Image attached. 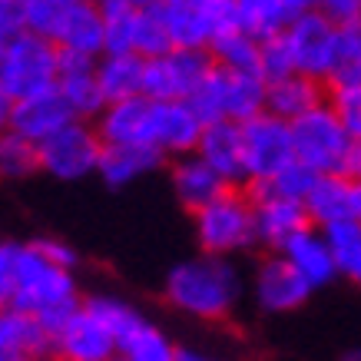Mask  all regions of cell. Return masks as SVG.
Listing matches in <instances>:
<instances>
[{"label":"cell","instance_id":"obj_48","mask_svg":"<svg viewBox=\"0 0 361 361\" xmlns=\"http://www.w3.org/2000/svg\"><path fill=\"white\" fill-rule=\"evenodd\" d=\"M176 361H216V358L206 355V351H196V348H179L176 351Z\"/></svg>","mask_w":361,"mask_h":361},{"label":"cell","instance_id":"obj_33","mask_svg":"<svg viewBox=\"0 0 361 361\" xmlns=\"http://www.w3.org/2000/svg\"><path fill=\"white\" fill-rule=\"evenodd\" d=\"M239 20L242 30L252 33L255 40H269L288 27L292 13L285 11L279 0H239Z\"/></svg>","mask_w":361,"mask_h":361},{"label":"cell","instance_id":"obj_1","mask_svg":"<svg viewBox=\"0 0 361 361\" xmlns=\"http://www.w3.org/2000/svg\"><path fill=\"white\" fill-rule=\"evenodd\" d=\"M245 275L226 255L199 252L166 275L163 295L179 315L199 322H226L245 295Z\"/></svg>","mask_w":361,"mask_h":361},{"label":"cell","instance_id":"obj_21","mask_svg":"<svg viewBox=\"0 0 361 361\" xmlns=\"http://www.w3.org/2000/svg\"><path fill=\"white\" fill-rule=\"evenodd\" d=\"M0 355H7V358H47V355H54V338L37 322V315L17 305H4L0 308Z\"/></svg>","mask_w":361,"mask_h":361},{"label":"cell","instance_id":"obj_25","mask_svg":"<svg viewBox=\"0 0 361 361\" xmlns=\"http://www.w3.org/2000/svg\"><path fill=\"white\" fill-rule=\"evenodd\" d=\"M308 219L318 229H329L335 222L351 219V179L345 173L318 176V183L305 196Z\"/></svg>","mask_w":361,"mask_h":361},{"label":"cell","instance_id":"obj_27","mask_svg":"<svg viewBox=\"0 0 361 361\" xmlns=\"http://www.w3.org/2000/svg\"><path fill=\"white\" fill-rule=\"evenodd\" d=\"M176 351H179V345L142 315L116 341V355L123 361H176Z\"/></svg>","mask_w":361,"mask_h":361},{"label":"cell","instance_id":"obj_51","mask_svg":"<svg viewBox=\"0 0 361 361\" xmlns=\"http://www.w3.org/2000/svg\"><path fill=\"white\" fill-rule=\"evenodd\" d=\"M140 7H156V4H163V0H136Z\"/></svg>","mask_w":361,"mask_h":361},{"label":"cell","instance_id":"obj_35","mask_svg":"<svg viewBox=\"0 0 361 361\" xmlns=\"http://www.w3.org/2000/svg\"><path fill=\"white\" fill-rule=\"evenodd\" d=\"M325 103L338 116L351 140H361V83H331Z\"/></svg>","mask_w":361,"mask_h":361},{"label":"cell","instance_id":"obj_5","mask_svg":"<svg viewBox=\"0 0 361 361\" xmlns=\"http://www.w3.org/2000/svg\"><path fill=\"white\" fill-rule=\"evenodd\" d=\"M56 77H60V47L44 33H17L11 47L0 54V83L13 99L54 90Z\"/></svg>","mask_w":361,"mask_h":361},{"label":"cell","instance_id":"obj_18","mask_svg":"<svg viewBox=\"0 0 361 361\" xmlns=\"http://www.w3.org/2000/svg\"><path fill=\"white\" fill-rule=\"evenodd\" d=\"M60 50L99 60L106 54V17L99 13L97 0H77L50 37Z\"/></svg>","mask_w":361,"mask_h":361},{"label":"cell","instance_id":"obj_37","mask_svg":"<svg viewBox=\"0 0 361 361\" xmlns=\"http://www.w3.org/2000/svg\"><path fill=\"white\" fill-rule=\"evenodd\" d=\"M77 0H23V27L33 33H44V37H54L56 23L63 20V13L73 7Z\"/></svg>","mask_w":361,"mask_h":361},{"label":"cell","instance_id":"obj_11","mask_svg":"<svg viewBox=\"0 0 361 361\" xmlns=\"http://www.w3.org/2000/svg\"><path fill=\"white\" fill-rule=\"evenodd\" d=\"M312 292L315 288L305 282V275L282 252H269L249 279V295L255 308L265 315H288V312L305 305Z\"/></svg>","mask_w":361,"mask_h":361},{"label":"cell","instance_id":"obj_19","mask_svg":"<svg viewBox=\"0 0 361 361\" xmlns=\"http://www.w3.org/2000/svg\"><path fill=\"white\" fill-rule=\"evenodd\" d=\"M77 120V113L70 110V103L63 99L60 90H44V93H33L27 99L13 103V120L11 130H17L20 136L33 142H44L47 136H54L56 130H63L66 123Z\"/></svg>","mask_w":361,"mask_h":361},{"label":"cell","instance_id":"obj_39","mask_svg":"<svg viewBox=\"0 0 361 361\" xmlns=\"http://www.w3.org/2000/svg\"><path fill=\"white\" fill-rule=\"evenodd\" d=\"M23 242L0 239V308L11 305L13 298V282H17V259H20Z\"/></svg>","mask_w":361,"mask_h":361},{"label":"cell","instance_id":"obj_41","mask_svg":"<svg viewBox=\"0 0 361 361\" xmlns=\"http://www.w3.org/2000/svg\"><path fill=\"white\" fill-rule=\"evenodd\" d=\"M315 11L325 13L335 27H351V23H361V0H318Z\"/></svg>","mask_w":361,"mask_h":361},{"label":"cell","instance_id":"obj_38","mask_svg":"<svg viewBox=\"0 0 361 361\" xmlns=\"http://www.w3.org/2000/svg\"><path fill=\"white\" fill-rule=\"evenodd\" d=\"M259 73H262L269 83H272V80L288 77V73H298L295 60H292V50H288V44H285L282 33L262 40V50H259Z\"/></svg>","mask_w":361,"mask_h":361},{"label":"cell","instance_id":"obj_31","mask_svg":"<svg viewBox=\"0 0 361 361\" xmlns=\"http://www.w3.org/2000/svg\"><path fill=\"white\" fill-rule=\"evenodd\" d=\"M259 50H262V40H255L242 27L212 37V44H209V54H212L216 66H222V70H245V73H259Z\"/></svg>","mask_w":361,"mask_h":361},{"label":"cell","instance_id":"obj_53","mask_svg":"<svg viewBox=\"0 0 361 361\" xmlns=\"http://www.w3.org/2000/svg\"><path fill=\"white\" fill-rule=\"evenodd\" d=\"M106 361H123V358H120V355H116V358H106Z\"/></svg>","mask_w":361,"mask_h":361},{"label":"cell","instance_id":"obj_34","mask_svg":"<svg viewBox=\"0 0 361 361\" xmlns=\"http://www.w3.org/2000/svg\"><path fill=\"white\" fill-rule=\"evenodd\" d=\"M318 183V173L312 166L305 163H288L282 173L269 179L265 186H252L249 192H272V196H282V199H298V202H305V196L312 192V186Z\"/></svg>","mask_w":361,"mask_h":361},{"label":"cell","instance_id":"obj_47","mask_svg":"<svg viewBox=\"0 0 361 361\" xmlns=\"http://www.w3.org/2000/svg\"><path fill=\"white\" fill-rule=\"evenodd\" d=\"M351 219L361 222V179H351Z\"/></svg>","mask_w":361,"mask_h":361},{"label":"cell","instance_id":"obj_46","mask_svg":"<svg viewBox=\"0 0 361 361\" xmlns=\"http://www.w3.org/2000/svg\"><path fill=\"white\" fill-rule=\"evenodd\" d=\"M285 11L292 13V17H298V13H305V11H315V4L318 0H279Z\"/></svg>","mask_w":361,"mask_h":361},{"label":"cell","instance_id":"obj_4","mask_svg":"<svg viewBox=\"0 0 361 361\" xmlns=\"http://www.w3.org/2000/svg\"><path fill=\"white\" fill-rule=\"evenodd\" d=\"M265 97H269V80L262 73L212 66V73L199 83L186 103L202 116V123H249L252 116L265 113Z\"/></svg>","mask_w":361,"mask_h":361},{"label":"cell","instance_id":"obj_43","mask_svg":"<svg viewBox=\"0 0 361 361\" xmlns=\"http://www.w3.org/2000/svg\"><path fill=\"white\" fill-rule=\"evenodd\" d=\"M99 13L106 17V20H113V17H123V13H133L140 11V4L136 0H97Z\"/></svg>","mask_w":361,"mask_h":361},{"label":"cell","instance_id":"obj_9","mask_svg":"<svg viewBox=\"0 0 361 361\" xmlns=\"http://www.w3.org/2000/svg\"><path fill=\"white\" fill-rule=\"evenodd\" d=\"M282 37H285V44H288V50H292V60H295L298 73L329 83L331 70H335V56H338L341 27H335L325 13L305 11L288 20Z\"/></svg>","mask_w":361,"mask_h":361},{"label":"cell","instance_id":"obj_7","mask_svg":"<svg viewBox=\"0 0 361 361\" xmlns=\"http://www.w3.org/2000/svg\"><path fill=\"white\" fill-rule=\"evenodd\" d=\"M103 149L106 142L99 140L97 126H90L87 120H73L40 142V173L54 176L60 183L87 179L99 169Z\"/></svg>","mask_w":361,"mask_h":361},{"label":"cell","instance_id":"obj_40","mask_svg":"<svg viewBox=\"0 0 361 361\" xmlns=\"http://www.w3.org/2000/svg\"><path fill=\"white\" fill-rule=\"evenodd\" d=\"M133 27H136V11L106 20V54H136L133 50Z\"/></svg>","mask_w":361,"mask_h":361},{"label":"cell","instance_id":"obj_54","mask_svg":"<svg viewBox=\"0 0 361 361\" xmlns=\"http://www.w3.org/2000/svg\"><path fill=\"white\" fill-rule=\"evenodd\" d=\"M0 361H11V358H7V355H0Z\"/></svg>","mask_w":361,"mask_h":361},{"label":"cell","instance_id":"obj_3","mask_svg":"<svg viewBox=\"0 0 361 361\" xmlns=\"http://www.w3.org/2000/svg\"><path fill=\"white\" fill-rule=\"evenodd\" d=\"M192 229H196L199 252L235 259V255L259 245V235H255V199L245 189L229 186L219 199H212L209 206L192 212Z\"/></svg>","mask_w":361,"mask_h":361},{"label":"cell","instance_id":"obj_16","mask_svg":"<svg viewBox=\"0 0 361 361\" xmlns=\"http://www.w3.org/2000/svg\"><path fill=\"white\" fill-rule=\"evenodd\" d=\"M196 153L206 159L216 173L226 179V186L249 189V173H245V146H242V123L216 120L206 123L202 140Z\"/></svg>","mask_w":361,"mask_h":361},{"label":"cell","instance_id":"obj_49","mask_svg":"<svg viewBox=\"0 0 361 361\" xmlns=\"http://www.w3.org/2000/svg\"><path fill=\"white\" fill-rule=\"evenodd\" d=\"M20 4H23V0H0V13H13V11H20Z\"/></svg>","mask_w":361,"mask_h":361},{"label":"cell","instance_id":"obj_10","mask_svg":"<svg viewBox=\"0 0 361 361\" xmlns=\"http://www.w3.org/2000/svg\"><path fill=\"white\" fill-rule=\"evenodd\" d=\"M212 54L196 47H176L163 56L146 60L142 70V93L149 99H189L199 83L212 73Z\"/></svg>","mask_w":361,"mask_h":361},{"label":"cell","instance_id":"obj_52","mask_svg":"<svg viewBox=\"0 0 361 361\" xmlns=\"http://www.w3.org/2000/svg\"><path fill=\"white\" fill-rule=\"evenodd\" d=\"M11 361H47V358H11Z\"/></svg>","mask_w":361,"mask_h":361},{"label":"cell","instance_id":"obj_28","mask_svg":"<svg viewBox=\"0 0 361 361\" xmlns=\"http://www.w3.org/2000/svg\"><path fill=\"white\" fill-rule=\"evenodd\" d=\"M166 20L173 30L176 47H196V50H209L212 40V27H209L206 0H163Z\"/></svg>","mask_w":361,"mask_h":361},{"label":"cell","instance_id":"obj_26","mask_svg":"<svg viewBox=\"0 0 361 361\" xmlns=\"http://www.w3.org/2000/svg\"><path fill=\"white\" fill-rule=\"evenodd\" d=\"M142 70L146 60L140 54H103L97 60V80L106 103L140 97L142 93Z\"/></svg>","mask_w":361,"mask_h":361},{"label":"cell","instance_id":"obj_45","mask_svg":"<svg viewBox=\"0 0 361 361\" xmlns=\"http://www.w3.org/2000/svg\"><path fill=\"white\" fill-rule=\"evenodd\" d=\"M348 179H361V140L351 142V156H348V169H345Z\"/></svg>","mask_w":361,"mask_h":361},{"label":"cell","instance_id":"obj_36","mask_svg":"<svg viewBox=\"0 0 361 361\" xmlns=\"http://www.w3.org/2000/svg\"><path fill=\"white\" fill-rule=\"evenodd\" d=\"M83 305H87L90 312H93V315L116 335V341H120L123 331L140 318V312H136L130 302H123V298H116V295H90V298H83Z\"/></svg>","mask_w":361,"mask_h":361},{"label":"cell","instance_id":"obj_22","mask_svg":"<svg viewBox=\"0 0 361 361\" xmlns=\"http://www.w3.org/2000/svg\"><path fill=\"white\" fill-rule=\"evenodd\" d=\"M325 93H329V87L322 80H312L305 73H288V77L269 83L265 113H272V116H279L285 123H295L298 116H305L315 106H322Z\"/></svg>","mask_w":361,"mask_h":361},{"label":"cell","instance_id":"obj_32","mask_svg":"<svg viewBox=\"0 0 361 361\" xmlns=\"http://www.w3.org/2000/svg\"><path fill=\"white\" fill-rule=\"evenodd\" d=\"M325 239H329L331 259H335V269H338V279H348V282L361 285V222L345 219L329 226Z\"/></svg>","mask_w":361,"mask_h":361},{"label":"cell","instance_id":"obj_13","mask_svg":"<svg viewBox=\"0 0 361 361\" xmlns=\"http://www.w3.org/2000/svg\"><path fill=\"white\" fill-rule=\"evenodd\" d=\"M54 355H56V361L116 358V335H113L87 305H80L77 315L54 335Z\"/></svg>","mask_w":361,"mask_h":361},{"label":"cell","instance_id":"obj_44","mask_svg":"<svg viewBox=\"0 0 361 361\" xmlns=\"http://www.w3.org/2000/svg\"><path fill=\"white\" fill-rule=\"evenodd\" d=\"M13 103L17 99L4 90V83H0V133H7L11 130V120H13Z\"/></svg>","mask_w":361,"mask_h":361},{"label":"cell","instance_id":"obj_23","mask_svg":"<svg viewBox=\"0 0 361 361\" xmlns=\"http://www.w3.org/2000/svg\"><path fill=\"white\" fill-rule=\"evenodd\" d=\"M282 255L295 265L298 272L305 275V282L312 285V288H325V285H331L338 279V269H335V259H331L329 239H325V232L318 229V226L298 232L295 239L282 249Z\"/></svg>","mask_w":361,"mask_h":361},{"label":"cell","instance_id":"obj_24","mask_svg":"<svg viewBox=\"0 0 361 361\" xmlns=\"http://www.w3.org/2000/svg\"><path fill=\"white\" fill-rule=\"evenodd\" d=\"M166 166V156L156 146H106L99 159L97 176L110 189H123L136 183L140 176H149Z\"/></svg>","mask_w":361,"mask_h":361},{"label":"cell","instance_id":"obj_8","mask_svg":"<svg viewBox=\"0 0 361 361\" xmlns=\"http://www.w3.org/2000/svg\"><path fill=\"white\" fill-rule=\"evenodd\" d=\"M242 146H245L249 189L265 186V183L275 179L288 163H295L292 123L279 120L272 113H259V116H252L249 123H242Z\"/></svg>","mask_w":361,"mask_h":361},{"label":"cell","instance_id":"obj_12","mask_svg":"<svg viewBox=\"0 0 361 361\" xmlns=\"http://www.w3.org/2000/svg\"><path fill=\"white\" fill-rule=\"evenodd\" d=\"M156 99L146 93L110 103L97 116V133L106 146H153Z\"/></svg>","mask_w":361,"mask_h":361},{"label":"cell","instance_id":"obj_14","mask_svg":"<svg viewBox=\"0 0 361 361\" xmlns=\"http://www.w3.org/2000/svg\"><path fill=\"white\" fill-rule=\"evenodd\" d=\"M252 199H255V235L262 249L282 252L298 232L312 229L305 202L272 196V192H252Z\"/></svg>","mask_w":361,"mask_h":361},{"label":"cell","instance_id":"obj_30","mask_svg":"<svg viewBox=\"0 0 361 361\" xmlns=\"http://www.w3.org/2000/svg\"><path fill=\"white\" fill-rule=\"evenodd\" d=\"M33 173H40V142L27 140L17 130L0 133V179L23 183Z\"/></svg>","mask_w":361,"mask_h":361},{"label":"cell","instance_id":"obj_15","mask_svg":"<svg viewBox=\"0 0 361 361\" xmlns=\"http://www.w3.org/2000/svg\"><path fill=\"white\" fill-rule=\"evenodd\" d=\"M206 123L186 99H156V123H153V146L166 159L196 153Z\"/></svg>","mask_w":361,"mask_h":361},{"label":"cell","instance_id":"obj_20","mask_svg":"<svg viewBox=\"0 0 361 361\" xmlns=\"http://www.w3.org/2000/svg\"><path fill=\"white\" fill-rule=\"evenodd\" d=\"M169 183H173L176 199H179L189 212H199L202 206H209L212 199H219L222 192L229 189L226 179H222L199 153L173 159V163H169Z\"/></svg>","mask_w":361,"mask_h":361},{"label":"cell","instance_id":"obj_42","mask_svg":"<svg viewBox=\"0 0 361 361\" xmlns=\"http://www.w3.org/2000/svg\"><path fill=\"white\" fill-rule=\"evenodd\" d=\"M37 245H40V252H44L50 262H56L60 269H70V272H77L80 265V252L70 245V242L56 239V235H44V239H33Z\"/></svg>","mask_w":361,"mask_h":361},{"label":"cell","instance_id":"obj_2","mask_svg":"<svg viewBox=\"0 0 361 361\" xmlns=\"http://www.w3.org/2000/svg\"><path fill=\"white\" fill-rule=\"evenodd\" d=\"M11 305L37 315V322L54 338L56 331L80 312L83 298H80L77 275L70 272V269H60L56 262H50L44 252H40V245L30 239L20 245Z\"/></svg>","mask_w":361,"mask_h":361},{"label":"cell","instance_id":"obj_17","mask_svg":"<svg viewBox=\"0 0 361 361\" xmlns=\"http://www.w3.org/2000/svg\"><path fill=\"white\" fill-rule=\"evenodd\" d=\"M56 90L63 93V99L70 103V110L77 113V120H97L99 113L110 106L106 97H103V90H99L97 60H90V56L60 50V77H56Z\"/></svg>","mask_w":361,"mask_h":361},{"label":"cell","instance_id":"obj_6","mask_svg":"<svg viewBox=\"0 0 361 361\" xmlns=\"http://www.w3.org/2000/svg\"><path fill=\"white\" fill-rule=\"evenodd\" d=\"M292 140H295V159L312 166L318 176L345 173L351 156V136L331 113L329 103L315 106L312 113L298 116L292 123Z\"/></svg>","mask_w":361,"mask_h":361},{"label":"cell","instance_id":"obj_50","mask_svg":"<svg viewBox=\"0 0 361 361\" xmlns=\"http://www.w3.org/2000/svg\"><path fill=\"white\" fill-rule=\"evenodd\" d=\"M338 361H361V348H348V351H341V358Z\"/></svg>","mask_w":361,"mask_h":361},{"label":"cell","instance_id":"obj_29","mask_svg":"<svg viewBox=\"0 0 361 361\" xmlns=\"http://www.w3.org/2000/svg\"><path fill=\"white\" fill-rule=\"evenodd\" d=\"M133 50H136L142 60H153V56H163V54H169V50H176V40H173V30H169V20H166L163 4L140 7V11H136Z\"/></svg>","mask_w":361,"mask_h":361}]
</instances>
